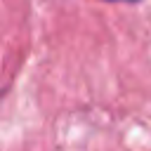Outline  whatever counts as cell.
Listing matches in <instances>:
<instances>
[{"label":"cell","instance_id":"cell-1","mask_svg":"<svg viewBox=\"0 0 151 151\" xmlns=\"http://www.w3.org/2000/svg\"><path fill=\"white\" fill-rule=\"evenodd\" d=\"M106 2H139V0H106Z\"/></svg>","mask_w":151,"mask_h":151}]
</instances>
